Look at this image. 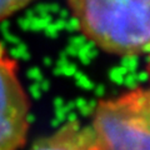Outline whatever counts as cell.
<instances>
[{
	"instance_id": "7a4b0ae2",
	"label": "cell",
	"mask_w": 150,
	"mask_h": 150,
	"mask_svg": "<svg viewBox=\"0 0 150 150\" xmlns=\"http://www.w3.org/2000/svg\"><path fill=\"white\" fill-rule=\"evenodd\" d=\"M89 131L93 150H150V88L100 100Z\"/></svg>"
},
{
	"instance_id": "3957f363",
	"label": "cell",
	"mask_w": 150,
	"mask_h": 150,
	"mask_svg": "<svg viewBox=\"0 0 150 150\" xmlns=\"http://www.w3.org/2000/svg\"><path fill=\"white\" fill-rule=\"evenodd\" d=\"M30 104L19 78L16 60L0 43V150H19L26 143Z\"/></svg>"
},
{
	"instance_id": "277c9868",
	"label": "cell",
	"mask_w": 150,
	"mask_h": 150,
	"mask_svg": "<svg viewBox=\"0 0 150 150\" xmlns=\"http://www.w3.org/2000/svg\"><path fill=\"white\" fill-rule=\"evenodd\" d=\"M31 150H93L90 131L76 121L65 124Z\"/></svg>"
},
{
	"instance_id": "5b68a950",
	"label": "cell",
	"mask_w": 150,
	"mask_h": 150,
	"mask_svg": "<svg viewBox=\"0 0 150 150\" xmlns=\"http://www.w3.org/2000/svg\"><path fill=\"white\" fill-rule=\"evenodd\" d=\"M34 0H0V21L23 10Z\"/></svg>"
},
{
	"instance_id": "8992f818",
	"label": "cell",
	"mask_w": 150,
	"mask_h": 150,
	"mask_svg": "<svg viewBox=\"0 0 150 150\" xmlns=\"http://www.w3.org/2000/svg\"><path fill=\"white\" fill-rule=\"evenodd\" d=\"M148 74L150 78V53H149V62H148Z\"/></svg>"
},
{
	"instance_id": "6da1fadb",
	"label": "cell",
	"mask_w": 150,
	"mask_h": 150,
	"mask_svg": "<svg viewBox=\"0 0 150 150\" xmlns=\"http://www.w3.org/2000/svg\"><path fill=\"white\" fill-rule=\"evenodd\" d=\"M84 36L119 56L150 53V0H68Z\"/></svg>"
}]
</instances>
